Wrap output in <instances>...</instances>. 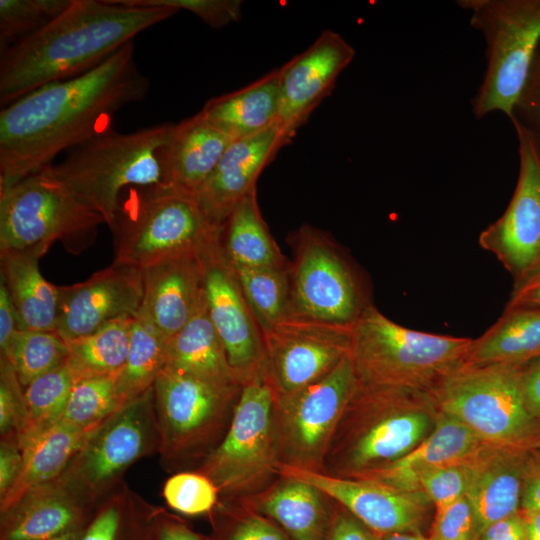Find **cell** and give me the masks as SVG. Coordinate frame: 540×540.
Instances as JSON below:
<instances>
[{"label": "cell", "mask_w": 540, "mask_h": 540, "mask_svg": "<svg viewBox=\"0 0 540 540\" xmlns=\"http://www.w3.org/2000/svg\"><path fill=\"white\" fill-rule=\"evenodd\" d=\"M133 41L90 71L43 85L0 112V187L51 165L58 154L111 128L113 116L148 94Z\"/></svg>", "instance_id": "1"}, {"label": "cell", "mask_w": 540, "mask_h": 540, "mask_svg": "<svg viewBox=\"0 0 540 540\" xmlns=\"http://www.w3.org/2000/svg\"><path fill=\"white\" fill-rule=\"evenodd\" d=\"M177 12L122 0H72L58 17L2 52L1 107L43 85L90 71Z\"/></svg>", "instance_id": "2"}, {"label": "cell", "mask_w": 540, "mask_h": 540, "mask_svg": "<svg viewBox=\"0 0 540 540\" xmlns=\"http://www.w3.org/2000/svg\"><path fill=\"white\" fill-rule=\"evenodd\" d=\"M439 413L432 393L358 384L329 444L323 473L354 478L403 457L433 431Z\"/></svg>", "instance_id": "3"}, {"label": "cell", "mask_w": 540, "mask_h": 540, "mask_svg": "<svg viewBox=\"0 0 540 540\" xmlns=\"http://www.w3.org/2000/svg\"><path fill=\"white\" fill-rule=\"evenodd\" d=\"M471 343L404 327L368 304L352 324L349 357L362 387L433 394L465 366Z\"/></svg>", "instance_id": "4"}, {"label": "cell", "mask_w": 540, "mask_h": 540, "mask_svg": "<svg viewBox=\"0 0 540 540\" xmlns=\"http://www.w3.org/2000/svg\"><path fill=\"white\" fill-rule=\"evenodd\" d=\"M172 126L162 123L130 133L111 127L47 168L111 229L125 190L165 186L164 151Z\"/></svg>", "instance_id": "5"}, {"label": "cell", "mask_w": 540, "mask_h": 540, "mask_svg": "<svg viewBox=\"0 0 540 540\" xmlns=\"http://www.w3.org/2000/svg\"><path fill=\"white\" fill-rule=\"evenodd\" d=\"M274 402L267 366L242 383L227 432L195 469L214 482L220 500L247 501L280 478Z\"/></svg>", "instance_id": "6"}, {"label": "cell", "mask_w": 540, "mask_h": 540, "mask_svg": "<svg viewBox=\"0 0 540 540\" xmlns=\"http://www.w3.org/2000/svg\"><path fill=\"white\" fill-rule=\"evenodd\" d=\"M241 385L218 384L169 367L159 373L153 394L163 468L179 472L200 465L227 432Z\"/></svg>", "instance_id": "7"}, {"label": "cell", "mask_w": 540, "mask_h": 540, "mask_svg": "<svg viewBox=\"0 0 540 540\" xmlns=\"http://www.w3.org/2000/svg\"><path fill=\"white\" fill-rule=\"evenodd\" d=\"M111 231L114 261L141 269L172 255L199 250L222 234L194 196L166 186L125 190Z\"/></svg>", "instance_id": "8"}, {"label": "cell", "mask_w": 540, "mask_h": 540, "mask_svg": "<svg viewBox=\"0 0 540 540\" xmlns=\"http://www.w3.org/2000/svg\"><path fill=\"white\" fill-rule=\"evenodd\" d=\"M433 395L439 411L486 444L527 449L540 445V419L527 405L521 366H463Z\"/></svg>", "instance_id": "9"}, {"label": "cell", "mask_w": 540, "mask_h": 540, "mask_svg": "<svg viewBox=\"0 0 540 540\" xmlns=\"http://www.w3.org/2000/svg\"><path fill=\"white\" fill-rule=\"evenodd\" d=\"M487 46V68L473 100L477 117L499 111L510 119L525 89L540 43V0H461Z\"/></svg>", "instance_id": "10"}, {"label": "cell", "mask_w": 540, "mask_h": 540, "mask_svg": "<svg viewBox=\"0 0 540 540\" xmlns=\"http://www.w3.org/2000/svg\"><path fill=\"white\" fill-rule=\"evenodd\" d=\"M105 224L47 166L0 187V250L31 251L40 257L61 241L77 247Z\"/></svg>", "instance_id": "11"}, {"label": "cell", "mask_w": 540, "mask_h": 540, "mask_svg": "<svg viewBox=\"0 0 540 540\" xmlns=\"http://www.w3.org/2000/svg\"><path fill=\"white\" fill-rule=\"evenodd\" d=\"M159 448L153 387L126 403L86 438L60 479L95 508L117 489L126 470Z\"/></svg>", "instance_id": "12"}, {"label": "cell", "mask_w": 540, "mask_h": 540, "mask_svg": "<svg viewBox=\"0 0 540 540\" xmlns=\"http://www.w3.org/2000/svg\"><path fill=\"white\" fill-rule=\"evenodd\" d=\"M357 387L348 354L320 380L275 397L273 418L281 464L323 472L329 444Z\"/></svg>", "instance_id": "13"}, {"label": "cell", "mask_w": 540, "mask_h": 540, "mask_svg": "<svg viewBox=\"0 0 540 540\" xmlns=\"http://www.w3.org/2000/svg\"><path fill=\"white\" fill-rule=\"evenodd\" d=\"M291 238L290 314L316 321L352 325L364 308L357 275L325 232L303 225Z\"/></svg>", "instance_id": "14"}, {"label": "cell", "mask_w": 540, "mask_h": 540, "mask_svg": "<svg viewBox=\"0 0 540 540\" xmlns=\"http://www.w3.org/2000/svg\"><path fill=\"white\" fill-rule=\"evenodd\" d=\"M352 325L287 316L263 333L275 397L320 380L349 354Z\"/></svg>", "instance_id": "15"}, {"label": "cell", "mask_w": 540, "mask_h": 540, "mask_svg": "<svg viewBox=\"0 0 540 540\" xmlns=\"http://www.w3.org/2000/svg\"><path fill=\"white\" fill-rule=\"evenodd\" d=\"M204 297L228 363L241 383L266 367L263 334L245 299L221 236L199 250Z\"/></svg>", "instance_id": "16"}, {"label": "cell", "mask_w": 540, "mask_h": 540, "mask_svg": "<svg viewBox=\"0 0 540 540\" xmlns=\"http://www.w3.org/2000/svg\"><path fill=\"white\" fill-rule=\"evenodd\" d=\"M519 143V175L504 213L479 236L517 280L540 263V150L531 129L511 119Z\"/></svg>", "instance_id": "17"}, {"label": "cell", "mask_w": 540, "mask_h": 540, "mask_svg": "<svg viewBox=\"0 0 540 540\" xmlns=\"http://www.w3.org/2000/svg\"><path fill=\"white\" fill-rule=\"evenodd\" d=\"M279 476L305 481L327 494L377 535L418 532L431 502L423 492L400 491L361 478H341L279 465Z\"/></svg>", "instance_id": "18"}, {"label": "cell", "mask_w": 540, "mask_h": 540, "mask_svg": "<svg viewBox=\"0 0 540 540\" xmlns=\"http://www.w3.org/2000/svg\"><path fill=\"white\" fill-rule=\"evenodd\" d=\"M142 297V269L114 261L82 282L59 286L55 332L65 341L91 334L120 317L135 316Z\"/></svg>", "instance_id": "19"}, {"label": "cell", "mask_w": 540, "mask_h": 540, "mask_svg": "<svg viewBox=\"0 0 540 540\" xmlns=\"http://www.w3.org/2000/svg\"><path fill=\"white\" fill-rule=\"evenodd\" d=\"M354 56V48L339 33L325 29L306 50L280 68L278 122L289 136L293 138L331 93L339 74Z\"/></svg>", "instance_id": "20"}, {"label": "cell", "mask_w": 540, "mask_h": 540, "mask_svg": "<svg viewBox=\"0 0 540 540\" xmlns=\"http://www.w3.org/2000/svg\"><path fill=\"white\" fill-rule=\"evenodd\" d=\"M291 139L277 122L266 130L231 142L195 195L211 223L223 229L236 205L256 188L261 172Z\"/></svg>", "instance_id": "21"}, {"label": "cell", "mask_w": 540, "mask_h": 540, "mask_svg": "<svg viewBox=\"0 0 540 540\" xmlns=\"http://www.w3.org/2000/svg\"><path fill=\"white\" fill-rule=\"evenodd\" d=\"M199 250L172 255L142 268L143 297L137 313L167 339L189 322L204 300Z\"/></svg>", "instance_id": "22"}, {"label": "cell", "mask_w": 540, "mask_h": 540, "mask_svg": "<svg viewBox=\"0 0 540 540\" xmlns=\"http://www.w3.org/2000/svg\"><path fill=\"white\" fill-rule=\"evenodd\" d=\"M532 449L484 444L467 460L466 496L480 535L491 523L520 511Z\"/></svg>", "instance_id": "23"}, {"label": "cell", "mask_w": 540, "mask_h": 540, "mask_svg": "<svg viewBox=\"0 0 540 540\" xmlns=\"http://www.w3.org/2000/svg\"><path fill=\"white\" fill-rule=\"evenodd\" d=\"M95 508L60 477L26 492L0 512V540H44L82 527Z\"/></svg>", "instance_id": "24"}, {"label": "cell", "mask_w": 540, "mask_h": 540, "mask_svg": "<svg viewBox=\"0 0 540 540\" xmlns=\"http://www.w3.org/2000/svg\"><path fill=\"white\" fill-rule=\"evenodd\" d=\"M484 444L464 424L440 411L433 431L410 452L354 478L375 481L400 491L421 492L419 481L423 474L442 465L465 461Z\"/></svg>", "instance_id": "25"}, {"label": "cell", "mask_w": 540, "mask_h": 540, "mask_svg": "<svg viewBox=\"0 0 540 540\" xmlns=\"http://www.w3.org/2000/svg\"><path fill=\"white\" fill-rule=\"evenodd\" d=\"M233 140L200 111L173 124L164 151L165 186L195 197Z\"/></svg>", "instance_id": "26"}, {"label": "cell", "mask_w": 540, "mask_h": 540, "mask_svg": "<svg viewBox=\"0 0 540 540\" xmlns=\"http://www.w3.org/2000/svg\"><path fill=\"white\" fill-rule=\"evenodd\" d=\"M241 504L269 518L291 540H328L335 502L305 481L280 477L262 494Z\"/></svg>", "instance_id": "27"}, {"label": "cell", "mask_w": 540, "mask_h": 540, "mask_svg": "<svg viewBox=\"0 0 540 540\" xmlns=\"http://www.w3.org/2000/svg\"><path fill=\"white\" fill-rule=\"evenodd\" d=\"M281 110L280 68L253 83L205 103L200 112L221 131L238 139L276 124Z\"/></svg>", "instance_id": "28"}, {"label": "cell", "mask_w": 540, "mask_h": 540, "mask_svg": "<svg viewBox=\"0 0 540 540\" xmlns=\"http://www.w3.org/2000/svg\"><path fill=\"white\" fill-rule=\"evenodd\" d=\"M39 258L31 251L0 250L1 282L16 310L20 329L55 332L59 286L42 276Z\"/></svg>", "instance_id": "29"}, {"label": "cell", "mask_w": 540, "mask_h": 540, "mask_svg": "<svg viewBox=\"0 0 540 540\" xmlns=\"http://www.w3.org/2000/svg\"><path fill=\"white\" fill-rule=\"evenodd\" d=\"M540 358V308L505 309L480 337L472 339L465 366H522Z\"/></svg>", "instance_id": "30"}, {"label": "cell", "mask_w": 540, "mask_h": 540, "mask_svg": "<svg viewBox=\"0 0 540 540\" xmlns=\"http://www.w3.org/2000/svg\"><path fill=\"white\" fill-rule=\"evenodd\" d=\"M165 367L218 384H242L228 363L205 297L189 322L168 339Z\"/></svg>", "instance_id": "31"}, {"label": "cell", "mask_w": 540, "mask_h": 540, "mask_svg": "<svg viewBox=\"0 0 540 540\" xmlns=\"http://www.w3.org/2000/svg\"><path fill=\"white\" fill-rule=\"evenodd\" d=\"M94 429H80L60 421L26 441L22 445L20 475L0 499V512L13 506L30 489L58 478Z\"/></svg>", "instance_id": "32"}, {"label": "cell", "mask_w": 540, "mask_h": 540, "mask_svg": "<svg viewBox=\"0 0 540 540\" xmlns=\"http://www.w3.org/2000/svg\"><path fill=\"white\" fill-rule=\"evenodd\" d=\"M221 242L233 267L289 265L262 217L256 188L250 191L229 215L222 229Z\"/></svg>", "instance_id": "33"}, {"label": "cell", "mask_w": 540, "mask_h": 540, "mask_svg": "<svg viewBox=\"0 0 540 540\" xmlns=\"http://www.w3.org/2000/svg\"><path fill=\"white\" fill-rule=\"evenodd\" d=\"M154 510L123 482L95 507L79 540H152Z\"/></svg>", "instance_id": "34"}, {"label": "cell", "mask_w": 540, "mask_h": 540, "mask_svg": "<svg viewBox=\"0 0 540 540\" xmlns=\"http://www.w3.org/2000/svg\"><path fill=\"white\" fill-rule=\"evenodd\" d=\"M134 316L120 317L99 330L66 341V364L75 381L121 372L130 343Z\"/></svg>", "instance_id": "35"}, {"label": "cell", "mask_w": 540, "mask_h": 540, "mask_svg": "<svg viewBox=\"0 0 540 540\" xmlns=\"http://www.w3.org/2000/svg\"><path fill=\"white\" fill-rule=\"evenodd\" d=\"M167 342L151 321L139 313L134 316L128 354L118 380L119 395L124 404L153 387L166 366Z\"/></svg>", "instance_id": "36"}, {"label": "cell", "mask_w": 540, "mask_h": 540, "mask_svg": "<svg viewBox=\"0 0 540 540\" xmlns=\"http://www.w3.org/2000/svg\"><path fill=\"white\" fill-rule=\"evenodd\" d=\"M289 265L234 267L245 299L262 334L290 314Z\"/></svg>", "instance_id": "37"}, {"label": "cell", "mask_w": 540, "mask_h": 540, "mask_svg": "<svg viewBox=\"0 0 540 540\" xmlns=\"http://www.w3.org/2000/svg\"><path fill=\"white\" fill-rule=\"evenodd\" d=\"M69 350L56 332L19 329L1 353L9 360L22 385L66 363Z\"/></svg>", "instance_id": "38"}, {"label": "cell", "mask_w": 540, "mask_h": 540, "mask_svg": "<svg viewBox=\"0 0 540 540\" xmlns=\"http://www.w3.org/2000/svg\"><path fill=\"white\" fill-rule=\"evenodd\" d=\"M75 378L65 363L24 387L27 430L22 445L62 419Z\"/></svg>", "instance_id": "39"}, {"label": "cell", "mask_w": 540, "mask_h": 540, "mask_svg": "<svg viewBox=\"0 0 540 540\" xmlns=\"http://www.w3.org/2000/svg\"><path fill=\"white\" fill-rule=\"evenodd\" d=\"M120 372L75 382L60 420L80 429H94L125 404L118 390Z\"/></svg>", "instance_id": "40"}, {"label": "cell", "mask_w": 540, "mask_h": 540, "mask_svg": "<svg viewBox=\"0 0 540 540\" xmlns=\"http://www.w3.org/2000/svg\"><path fill=\"white\" fill-rule=\"evenodd\" d=\"M72 0H0L1 51L62 14Z\"/></svg>", "instance_id": "41"}, {"label": "cell", "mask_w": 540, "mask_h": 540, "mask_svg": "<svg viewBox=\"0 0 540 540\" xmlns=\"http://www.w3.org/2000/svg\"><path fill=\"white\" fill-rule=\"evenodd\" d=\"M245 509L244 514L237 503L219 500L210 514L214 526V536L210 540H291L275 522L254 510Z\"/></svg>", "instance_id": "42"}, {"label": "cell", "mask_w": 540, "mask_h": 540, "mask_svg": "<svg viewBox=\"0 0 540 540\" xmlns=\"http://www.w3.org/2000/svg\"><path fill=\"white\" fill-rule=\"evenodd\" d=\"M162 495L171 509L186 516L211 514L220 500L214 482L196 470L174 473L165 481Z\"/></svg>", "instance_id": "43"}, {"label": "cell", "mask_w": 540, "mask_h": 540, "mask_svg": "<svg viewBox=\"0 0 540 540\" xmlns=\"http://www.w3.org/2000/svg\"><path fill=\"white\" fill-rule=\"evenodd\" d=\"M24 389L5 357L0 358V434L1 439L21 443L27 430Z\"/></svg>", "instance_id": "44"}, {"label": "cell", "mask_w": 540, "mask_h": 540, "mask_svg": "<svg viewBox=\"0 0 540 540\" xmlns=\"http://www.w3.org/2000/svg\"><path fill=\"white\" fill-rule=\"evenodd\" d=\"M467 460L436 467L420 478V491L435 509L466 496L469 487Z\"/></svg>", "instance_id": "45"}, {"label": "cell", "mask_w": 540, "mask_h": 540, "mask_svg": "<svg viewBox=\"0 0 540 540\" xmlns=\"http://www.w3.org/2000/svg\"><path fill=\"white\" fill-rule=\"evenodd\" d=\"M479 537L474 510L467 496L436 509L429 540H479Z\"/></svg>", "instance_id": "46"}, {"label": "cell", "mask_w": 540, "mask_h": 540, "mask_svg": "<svg viewBox=\"0 0 540 540\" xmlns=\"http://www.w3.org/2000/svg\"><path fill=\"white\" fill-rule=\"evenodd\" d=\"M135 6L169 7L183 9L197 15L212 28H223L241 18L242 1L239 0H122Z\"/></svg>", "instance_id": "47"}, {"label": "cell", "mask_w": 540, "mask_h": 540, "mask_svg": "<svg viewBox=\"0 0 540 540\" xmlns=\"http://www.w3.org/2000/svg\"><path fill=\"white\" fill-rule=\"evenodd\" d=\"M152 540H210L194 532L179 517L155 506Z\"/></svg>", "instance_id": "48"}, {"label": "cell", "mask_w": 540, "mask_h": 540, "mask_svg": "<svg viewBox=\"0 0 540 540\" xmlns=\"http://www.w3.org/2000/svg\"><path fill=\"white\" fill-rule=\"evenodd\" d=\"M23 464V453L19 443L14 440H0V499L17 481Z\"/></svg>", "instance_id": "49"}, {"label": "cell", "mask_w": 540, "mask_h": 540, "mask_svg": "<svg viewBox=\"0 0 540 540\" xmlns=\"http://www.w3.org/2000/svg\"><path fill=\"white\" fill-rule=\"evenodd\" d=\"M328 540H378V536L335 502L334 518Z\"/></svg>", "instance_id": "50"}, {"label": "cell", "mask_w": 540, "mask_h": 540, "mask_svg": "<svg viewBox=\"0 0 540 540\" xmlns=\"http://www.w3.org/2000/svg\"><path fill=\"white\" fill-rule=\"evenodd\" d=\"M523 307L540 308V263L514 281V287L505 309Z\"/></svg>", "instance_id": "51"}, {"label": "cell", "mask_w": 540, "mask_h": 540, "mask_svg": "<svg viewBox=\"0 0 540 540\" xmlns=\"http://www.w3.org/2000/svg\"><path fill=\"white\" fill-rule=\"evenodd\" d=\"M517 110H520L531 124L540 129V53L536 54L515 112Z\"/></svg>", "instance_id": "52"}, {"label": "cell", "mask_w": 540, "mask_h": 540, "mask_svg": "<svg viewBox=\"0 0 540 540\" xmlns=\"http://www.w3.org/2000/svg\"><path fill=\"white\" fill-rule=\"evenodd\" d=\"M479 540H527L521 512L491 523L482 531Z\"/></svg>", "instance_id": "53"}, {"label": "cell", "mask_w": 540, "mask_h": 540, "mask_svg": "<svg viewBox=\"0 0 540 540\" xmlns=\"http://www.w3.org/2000/svg\"><path fill=\"white\" fill-rule=\"evenodd\" d=\"M520 510H540V451L538 448L532 449L529 456Z\"/></svg>", "instance_id": "54"}, {"label": "cell", "mask_w": 540, "mask_h": 540, "mask_svg": "<svg viewBox=\"0 0 540 540\" xmlns=\"http://www.w3.org/2000/svg\"><path fill=\"white\" fill-rule=\"evenodd\" d=\"M521 381L527 405L540 419V358L521 366Z\"/></svg>", "instance_id": "55"}, {"label": "cell", "mask_w": 540, "mask_h": 540, "mask_svg": "<svg viewBox=\"0 0 540 540\" xmlns=\"http://www.w3.org/2000/svg\"><path fill=\"white\" fill-rule=\"evenodd\" d=\"M16 310L5 285L0 283V351L6 350L11 339L19 330Z\"/></svg>", "instance_id": "56"}, {"label": "cell", "mask_w": 540, "mask_h": 540, "mask_svg": "<svg viewBox=\"0 0 540 540\" xmlns=\"http://www.w3.org/2000/svg\"><path fill=\"white\" fill-rule=\"evenodd\" d=\"M526 527L527 540H540V510H520Z\"/></svg>", "instance_id": "57"}, {"label": "cell", "mask_w": 540, "mask_h": 540, "mask_svg": "<svg viewBox=\"0 0 540 540\" xmlns=\"http://www.w3.org/2000/svg\"><path fill=\"white\" fill-rule=\"evenodd\" d=\"M378 540H429L424 537L420 531L418 532H396L383 535H377Z\"/></svg>", "instance_id": "58"}, {"label": "cell", "mask_w": 540, "mask_h": 540, "mask_svg": "<svg viewBox=\"0 0 540 540\" xmlns=\"http://www.w3.org/2000/svg\"><path fill=\"white\" fill-rule=\"evenodd\" d=\"M84 526L44 540H79Z\"/></svg>", "instance_id": "59"}, {"label": "cell", "mask_w": 540, "mask_h": 540, "mask_svg": "<svg viewBox=\"0 0 540 540\" xmlns=\"http://www.w3.org/2000/svg\"><path fill=\"white\" fill-rule=\"evenodd\" d=\"M537 448H538V449H539V451H540V445H539V446H538Z\"/></svg>", "instance_id": "60"}]
</instances>
